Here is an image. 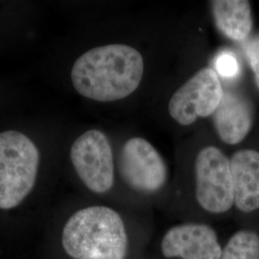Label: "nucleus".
Masks as SVG:
<instances>
[{
	"label": "nucleus",
	"instance_id": "obj_1",
	"mask_svg": "<svg viewBox=\"0 0 259 259\" xmlns=\"http://www.w3.org/2000/svg\"><path fill=\"white\" fill-rule=\"evenodd\" d=\"M143 58L134 47L114 44L95 47L79 57L71 69L77 93L98 102L128 97L140 84Z\"/></svg>",
	"mask_w": 259,
	"mask_h": 259
},
{
	"label": "nucleus",
	"instance_id": "obj_2",
	"mask_svg": "<svg viewBox=\"0 0 259 259\" xmlns=\"http://www.w3.org/2000/svg\"><path fill=\"white\" fill-rule=\"evenodd\" d=\"M62 243L74 259H125L128 235L120 215L104 205L75 212L65 225Z\"/></svg>",
	"mask_w": 259,
	"mask_h": 259
},
{
	"label": "nucleus",
	"instance_id": "obj_3",
	"mask_svg": "<svg viewBox=\"0 0 259 259\" xmlns=\"http://www.w3.org/2000/svg\"><path fill=\"white\" fill-rule=\"evenodd\" d=\"M39 152L26 135L0 133V209H11L30 194L37 180Z\"/></svg>",
	"mask_w": 259,
	"mask_h": 259
},
{
	"label": "nucleus",
	"instance_id": "obj_4",
	"mask_svg": "<svg viewBox=\"0 0 259 259\" xmlns=\"http://www.w3.org/2000/svg\"><path fill=\"white\" fill-rule=\"evenodd\" d=\"M196 199L204 210L220 214L234 204L230 159L220 149H202L195 161Z\"/></svg>",
	"mask_w": 259,
	"mask_h": 259
},
{
	"label": "nucleus",
	"instance_id": "obj_5",
	"mask_svg": "<svg viewBox=\"0 0 259 259\" xmlns=\"http://www.w3.org/2000/svg\"><path fill=\"white\" fill-rule=\"evenodd\" d=\"M70 158L83 185L97 194L111 190L114 183V162L111 143L99 130H90L76 139Z\"/></svg>",
	"mask_w": 259,
	"mask_h": 259
},
{
	"label": "nucleus",
	"instance_id": "obj_6",
	"mask_svg": "<svg viewBox=\"0 0 259 259\" xmlns=\"http://www.w3.org/2000/svg\"><path fill=\"white\" fill-rule=\"evenodd\" d=\"M224 96L216 71L204 67L185 82L169 101V113L174 120L188 126L198 117L212 115Z\"/></svg>",
	"mask_w": 259,
	"mask_h": 259
},
{
	"label": "nucleus",
	"instance_id": "obj_7",
	"mask_svg": "<svg viewBox=\"0 0 259 259\" xmlns=\"http://www.w3.org/2000/svg\"><path fill=\"white\" fill-rule=\"evenodd\" d=\"M118 168L124 182L143 193L161 189L168 177L164 159L149 141L141 138L126 141L121 149Z\"/></svg>",
	"mask_w": 259,
	"mask_h": 259
},
{
	"label": "nucleus",
	"instance_id": "obj_8",
	"mask_svg": "<svg viewBox=\"0 0 259 259\" xmlns=\"http://www.w3.org/2000/svg\"><path fill=\"white\" fill-rule=\"evenodd\" d=\"M161 252L166 258L220 259L222 247L217 233L204 224H183L164 234Z\"/></svg>",
	"mask_w": 259,
	"mask_h": 259
},
{
	"label": "nucleus",
	"instance_id": "obj_9",
	"mask_svg": "<svg viewBox=\"0 0 259 259\" xmlns=\"http://www.w3.org/2000/svg\"><path fill=\"white\" fill-rule=\"evenodd\" d=\"M219 138L235 145L247 137L253 122V110L248 98L238 93H224L222 101L212 114Z\"/></svg>",
	"mask_w": 259,
	"mask_h": 259
},
{
	"label": "nucleus",
	"instance_id": "obj_10",
	"mask_svg": "<svg viewBox=\"0 0 259 259\" xmlns=\"http://www.w3.org/2000/svg\"><path fill=\"white\" fill-rule=\"evenodd\" d=\"M231 162L234 204L242 212L259 209V152L251 149L233 154Z\"/></svg>",
	"mask_w": 259,
	"mask_h": 259
},
{
	"label": "nucleus",
	"instance_id": "obj_11",
	"mask_svg": "<svg viewBox=\"0 0 259 259\" xmlns=\"http://www.w3.org/2000/svg\"><path fill=\"white\" fill-rule=\"evenodd\" d=\"M210 3L216 27L223 35L235 41L244 40L250 35L252 17L249 1L215 0Z\"/></svg>",
	"mask_w": 259,
	"mask_h": 259
},
{
	"label": "nucleus",
	"instance_id": "obj_12",
	"mask_svg": "<svg viewBox=\"0 0 259 259\" xmlns=\"http://www.w3.org/2000/svg\"><path fill=\"white\" fill-rule=\"evenodd\" d=\"M220 259H259V235L250 230L235 232L222 250Z\"/></svg>",
	"mask_w": 259,
	"mask_h": 259
},
{
	"label": "nucleus",
	"instance_id": "obj_13",
	"mask_svg": "<svg viewBox=\"0 0 259 259\" xmlns=\"http://www.w3.org/2000/svg\"><path fill=\"white\" fill-rule=\"evenodd\" d=\"M215 67L219 74L227 78H233L240 71V66L236 57L230 51H224L216 58Z\"/></svg>",
	"mask_w": 259,
	"mask_h": 259
},
{
	"label": "nucleus",
	"instance_id": "obj_14",
	"mask_svg": "<svg viewBox=\"0 0 259 259\" xmlns=\"http://www.w3.org/2000/svg\"><path fill=\"white\" fill-rule=\"evenodd\" d=\"M245 51L259 89V36L252 37L246 42Z\"/></svg>",
	"mask_w": 259,
	"mask_h": 259
}]
</instances>
